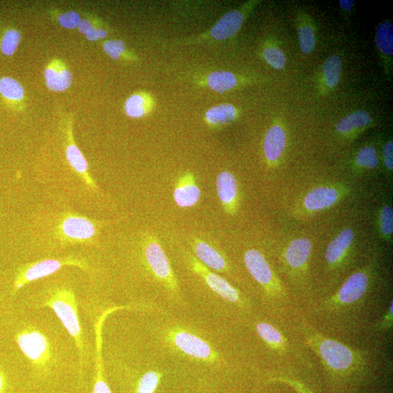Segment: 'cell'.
<instances>
[{
    "instance_id": "obj_1",
    "label": "cell",
    "mask_w": 393,
    "mask_h": 393,
    "mask_svg": "<svg viewBox=\"0 0 393 393\" xmlns=\"http://www.w3.org/2000/svg\"><path fill=\"white\" fill-rule=\"evenodd\" d=\"M301 326L306 343L332 376L347 378L365 369L367 357L363 351L328 338L310 325Z\"/></svg>"
},
{
    "instance_id": "obj_2",
    "label": "cell",
    "mask_w": 393,
    "mask_h": 393,
    "mask_svg": "<svg viewBox=\"0 0 393 393\" xmlns=\"http://www.w3.org/2000/svg\"><path fill=\"white\" fill-rule=\"evenodd\" d=\"M372 270L367 266L353 273L331 297L320 303L318 311L338 316L355 311L366 302L373 283Z\"/></svg>"
},
{
    "instance_id": "obj_3",
    "label": "cell",
    "mask_w": 393,
    "mask_h": 393,
    "mask_svg": "<svg viewBox=\"0 0 393 393\" xmlns=\"http://www.w3.org/2000/svg\"><path fill=\"white\" fill-rule=\"evenodd\" d=\"M44 307L53 310L74 340L81 360L85 356L82 331L78 317V306L74 291L67 288H58L51 291L43 301Z\"/></svg>"
},
{
    "instance_id": "obj_4",
    "label": "cell",
    "mask_w": 393,
    "mask_h": 393,
    "mask_svg": "<svg viewBox=\"0 0 393 393\" xmlns=\"http://www.w3.org/2000/svg\"><path fill=\"white\" fill-rule=\"evenodd\" d=\"M65 266H76L83 270L87 268L85 261L75 257L45 259L28 264L18 272L12 287V295H16L28 283L46 278Z\"/></svg>"
},
{
    "instance_id": "obj_5",
    "label": "cell",
    "mask_w": 393,
    "mask_h": 393,
    "mask_svg": "<svg viewBox=\"0 0 393 393\" xmlns=\"http://www.w3.org/2000/svg\"><path fill=\"white\" fill-rule=\"evenodd\" d=\"M17 342L21 352L33 367L43 369L53 360V351L49 340L40 330L26 328L17 335Z\"/></svg>"
},
{
    "instance_id": "obj_6",
    "label": "cell",
    "mask_w": 393,
    "mask_h": 393,
    "mask_svg": "<svg viewBox=\"0 0 393 393\" xmlns=\"http://www.w3.org/2000/svg\"><path fill=\"white\" fill-rule=\"evenodd\" d=\"M244 262L247 271L269 297L285 295L281 281L271 269L263 254L256 250H250L245 252Z\"/></svg>"
},
{
    "instance_id": "obj_7",
    "label": "cell",
    "mask_w": 393,
    "mask_h": 393,
    "mask_svg": "<svg viewBox=\"0 0 393 393\" xmlns=\"http://www.w3.org/2000/svg\"><path fill=\"white\" fill-rule=\"evenodd\" d=\"M144 256L147 263L156 278L161 282L171 293L179 295V284L169 261L158 241L150 238L145 243Z\"/></svg>"
},
{
    "instance_id": "obj_8",
    "label": "cell",
    "mask_w": 393,
    "mask_h": 393,
    "mask_svg": "<svg viewBox=\"0 0 393 393\" xmlns=\"http://www.w3.org/2000/svg\"><path fill=\"white\" fill-rule=\"evenodd\" d=\"M168 341L179 351L194 359L211 362L217 358V353L211 345L195 334L178 329L168 333Z\"/></svg>"
},
{
    "instance_id": "obj_9",
    "label": "cell",
    "mask_w": 393,
    "mask_h": 393,
    "mask_svg": "<svg viewBox=\"0 0 393 393\" xmlns=\"http://www.w3.org/2000/svg\"><path fill=\"white\" fill-rule=\"evenodd\" d=\"M186 259L188 266L206 283L214 293L232 304L238 306L244 304V299L240 291L233 287L222 277L211 272L192 254H188Z\"/></svg>"
},
{
    "instance_id": "obj_10",
    "label": "cell",
    "mask_w": 393,
    "mask_h": 393,
    "mask_svg": "<svg viewBox=\"0 0 393 393\" xmlns=\"http://www.w3.org/2000/svg\"><path fill=\"white\" fill-rule=\"evenodd\" d=\"M312 250L313 244L308 238H296L288 244L282 261L290 275L304 277L307 274Z\"/></svg>"
},
{
    "instance_id": "obj_11",
    "label": "cell",
    "mask_w": 393,
    "mask_h": 393,
    "mask_svg": "<svg viewBox=\"0 0 393 393\" xmlns=\"http://www.w3.org/2000/svg\"><path fill=\"white\" fill-rule=\"evenodd\" d=\"M60 234L71 243L90 242L96 236V224L83 216L69 215L64 218L60 227Z\"/></svg>"
},
{
    "instance_id": "obj_12",
    "label": "cell",
    "mask_w": 393,
    "mask_h": 393,
    "mask_svg": "<svg viewBox=\"0 0 393 393\" xmlns=\"http://www.w3.org/2000/svg\"><path fill=\"white\" fill-rule=\"evenodd\" d=\"M354 239V231L351 228H346L330 242L325 253V261L330 270H338L344 265Z\"/></svg>"
},
{
    "instance_id": "obj_13",
    "label": "cell",
    "mask_w": 393,
    "mask_h": 393,
    "mask_svg": "<svg viewBox=\"0 0 393 393\" xmlns=\"http://www.w3.org/2000/svg\"><path fill=\"white\" fill-rule=\"evenodd\" d=\"M342 195L343 191L338 186H318L305 195L302 207L308 213L322 211L336 205Z\"/></svg>"
},
{
    "instance_id": "obj_14",
    "label": "cell",
    "mask_w": 393,
    "mask_h": 393,
    "mask_svg": "<svg viewBox=\"0 0 393 393\" xmlns=\"http://www.w3.org/2000/svg\"><path fill=\"white\" fill-rule=\"evenodd\" d=\"M216 193L224 211L227 214H235L239 207V187L234 174L225 171L216 178Z\"/></svg>"
},
{
    "instance_id": "obj_15",
    "label": "cell",
    "mask_w": 393,
    "mask_h": 393,
    "mask_svg": "<svg viewBox=\"0 0 393 393\" xmlns=\"http://www.w3.org/2000/svg\"><path fill=\"white\" fill-rule=\"evenodd\" d=\"M200 196V189L194 174L186 172L181 175L173 191V199L177 206L183 209L193 207L199 202Z\"/></svg>"
},
{
    "instance_id": "obj_16",
    "label": "cell",
    "mask_w": 393,
    "mask_h": 393,
    "mask_svg": "<svg viewBox=\"0 0 393 393\" xmlns=\"http://www.w3.org/2000/svg\"><path fill=\"white\" fill-rule=\"evenodd\" d=\"M44 78L51 91L60 93L68 90L73 82L71 72L60 60L54 58L44 70Z\"/></svg>"
},
{
    "instance_id": "obj_17",
    "label": "cell",
    "mask_w": 393,
    "mask_h": 393,
    "mask_svg": "<svg viewBox=\"0 0 393 393\" xmlns=\"http://www.w3.org/2000/svg\"><path fill=\"white\" fill-rule=\"evenodd\" d=\"M245 19V12L233 10L227 12L211 29L209 34L216 40H226L236 35Z\"/></svg>"
},
{
    "instance_id": "obj_18",
    "label": "cell",
    "mask_w": 393,
    "mask_h": 393,
    "mask_svg": "<svg viewBox=\"0 0 393 393\" xmlns=\"http://www.w3.org/2000/svg\"><path fill=\"white\" fill-rule=\"evenodd\" d=\"M68 133V145L66 148V157L69 164L74 169L84 182L90 187L96 189V184L92 180L89 173V164L80 150L78 148L74 138H73L72 128L71 125L67 130Z\"/></svg>"
},
{
    "instance_id": "obj_19",
    "label": "cell",
    "mask_w": 393,
    "mask_h": 393,
    "mask_svg": "<svg viewBox=\"0 0 393 393\" xmlns=\"http://www.w3.org/2000/svg\"><path fill=\"white\" fill-rule=\"evenodd\" d=\"M193 247L197 259L202 265L217 272L228 270L227 261L224 256L208 243L195 238Z\"/></svg>"
},
{
    "instance_id": "obj_20",
    "label": "cell",
    "mask_w": 393,
    "mask_h": 393,
    "mask_svg": "<svg viewBox=\"0 0 393 393\" xmlns=\"http://www.w3.org/2000/svg\"><path fill=\"white\" fill-rule=\"evenodd\" d=\"M286 145V134L280 125L269 128L264 140V152L269 163L274 164L281 157Z\"/></svg>"
},
{
    "instance_id": "obj_21",
    "label": "cell",
    "mask_w": 393,
    "mask_h": 393,
    "mask_svg": "<svg viewBox=\"0 0 393 393\" xmlns=\"http://www.w3.org/2000/svg\"><path fill=\"white\" fill-rule=\"evenodd\" d=\"M256 329L260 338L273 351L286 352L288 342L279 329L265 322L258 323Z\"/></svg>"
},
{
    "instance_id": "obj_22",
    "label": "cell",
    "mask_w": 393,
    "mask_h": 393,
    "mask_svg": "<svg viewBox=\"0 0 393 393\" xmlns=\"http://www.w3.org/2000/svg\"><path fill=\"white\" fill-rule=\"evenodd\" d=\"M153 107V100L147 94L139 92L131 95L125 101V112L131 119H139L147 115Z\"/></svg>"
},
{
    "instance_id": "obj_23",
    "label": "cell",
    "mask_w": 393,
    "mask_h": 393,
    "mask_svg": "<svg viewBox=\"0 0 393 393\" xmlns=\"http://www.w3.org/2000/svg\"><path fill=\"white\" fill-rule=\"evenodd\" d=\"M372 121L370 114L363 110H358L344 116L337 125V131L341 134L348 135L356 130L365 128Z\"/></svg>"
},
{
    "instance_id": "obj_24",
    "label": "cell",
    "mask_w": 393,
    "mask_h": 393,
    "mask_svg": "<svg viewBox=\"0 0 393 393\" xmlns=\"http://www.w3.org/2000/svg\"><path fill=\"white\" fill-rule=\"evenodd\" d=\"M237 116L236 107L229 104H222L209 109L206 113V121L210 125H224L235 120Z\"/></svg>"
},
{
    "instance_id": "obj_25",
    "label": "cell",
    "mask_w": 393,
    "mask_h": 393,
    "mask_svg": "<svg viewBox=\"0 0 393 393\" xmlns=\"http://www.w3.org/2000/svg\"><path fill=\"white\" fill-rule=\"evenodd\" d=\"M237 84L236 76L229 71H213L207 78V85L216 92L223 93L230 91L234 89Z\"/></svg>"
},
{
    "instance_id": "obj_26",
    "label": "cell",
    "mask_w": 393,
    "mask_h": 393,
    "mask_svg": "<svg viewBox=\"0 0 393 393\" xmlns=\"http://www.w3.org/2000/svg\"><path fill=\"white\" fill-rule=\"evenodd\" d=\"M376 46L384 55L392 56L393 54V27L389 21H385L378 26L376 35Z\"/></svg>"
},
{
    "instance_id": "obj_27",
    "label": "cell",
    "mask_w": 393,
    "mask_h": 393,
    "mask_svg": "<svg viewBox=\"0 0 393 393\" xmlns=\"http://www.w3.org/2000/svg\"><path fill=\"white\" fill-rule=\"evenodd\" d=\"M342 63L338 55L329 57L324 64V75L326 84L330 89L336 87L340 80Z\"/></svg>"
},
{
    "instance_id": "obj_28",
    "label": "cell",
    "mask_w": 393,
    "mask_h": 393,
    "mask_svg": "<svg viewBox=\"0 0 393 393\" xmlns=\"http://www.w3.org/2000/svg\"><path fill=\"white\" fill-rule=\"evenodd\" d=\"M378 229L381 236L386 242H392L393 234V211L392 208L385 204L378 215Z\"/></svg>"
},
{
    "instance_id": "obj_29",
    "label": "cell",
    "mask_w": 393,
    "mask_h": 393,
    "mask_svg": "<svg viewBox=\"0 0 393 393\" xmlns=\"http://www.w3.org/2000/svg\"><path fill=\"white\" fill-rule=\"evenodd\" d=\"M0 94L11 101H21L24 98L22 85L12 78L4 77L0 79Z\"/></svg>"
},
{
    "instance_id": "obj_30",
    "label": "cell",
    "mask_w": 393,
    "mask_h": 393,
    "mask_svg": "<svg viewBox=\"0 0 393 393\" xmlns=\"http://www.w3.org/2000/svg\"><path fill=\"white\" fill-rule=\"evenodd\" d=\"M356 164L360 168L374 170L378 165V157L376 149L372 146L361 148L356 157Z\"/></svg>"
},
{
    "instance_id": "obj_31",
    "label": "cell",
    "mask_w": 393,
    "mask_h": 393,
    "mask_svg": "<svg viewBox=\"0 0 393 393\" xmlns=\"http://www.w3.org/2000/svg\"><path fill=\"white\" fill-rule=\"evenodd\" d=\"M21 41V33L16 29H10L2 38L0 49L5 55L12 56L17 51Z\"/></svg>"
},
{
    "instance_id": "obj_32",
    "label": "cell",
    "mask_w": 393,
    "mask_h": 393,
    "mask_svg": "<svg viewBox=\"0 0 393 393\" xmlns=\"http://www.w3.org/2000/svg\"><path fill=\"white\" fill-rule=\"evenodd\" d=\"M299 42L301 50L305 54H311L315 46V36L313 28L304 26L299 28Z\"/></svg>"
},
{
    "instance_id": "obj_33",
    "label": "cell",
    "mask_w": 393,
    "mask_h": 393,
    "mask_svg": "<svg viewBox=\"0 0 393 393\" xmlns=\"http://www.w3.org/2000/svg\"><path fill=\"white\" fill-rule=\"evenodd\" d=\"M160 376L154 371L143 374L139 382L137 393H154L159 383Z\"/></svg>"
},
{
    "instance_id": "obj_34",
    "label": "cell",
    "mask_w": 393,
    "mask_h": 393,
    "mask_svg": "<svg viewBox=\"0 0 393 393\" xmlns=\"http://www.w3.org/2000/svg\"><path fill=\"white\" fill-rule=\"evenodd\" d=\"M263 56L267 63L277 70L283 69L286 64L285 55L279 48H266L263 51Z\"/></svg>"
},
{
    "instance_id": "obj_35",
    "label": "cell",
    "mask_w": 393,
    "mask_h": 393,
    "mask_svg": "<svg viewBox=\"0 0 393 393\" xmlns=\"http://www.w3.org/2000/svg\"><path fill=\"white\" fill-rule=\"evenodd\" d=\"M105 53L113 60H119L126 50L125 44L121 40H108L104 43Z\"/></svg>"
},
{
    "instance_id": "obj_36",
    "label": "cell",
    "mask_w": 393,
    "mask_h": 393,
    "mask_svg": "<svg viewBox=\"0 0 393 393\" xmlns=\"http://www.w3.org/2000/svg\"><path fill=\"white\" fill-rule=\"evenodd\" d=\"M58 21L65 28L74 29L79 26L81 19L78 12L69 11L60 15L58 17Z\"/></svg>"
},
{
    "instance_id": "obj_37",
    "label": "cell",
    "mask_w": 393,
    "mask_h": 393,
    "mask_svg": "<svg viewBox=\"0 0 393 393\" xmlns=\"http://www.w3.org/2000/svg\"><path fill=\"white\" fill-rule=\"evenodd\" d=\"M273 382H279L292 387L298 393H313L309 388L306 387L303 383L299 381L294 380V378L288 376H279L274 377L272 380Z\"/></svg>"
},
{
    "instance_id": "obj_38",
    "label": "cell",
    "mask_w": 393,
    "mask_h": 393,
    "mask_svg": "<svg viewBox=\"0 0 393 393\" xmlns=\"http://www.w3.org/2000/svg\"><path fill=\"white\" fill-rule=\"evenodd\" d=\"M393 324V303L391 302L390 307L382 317L380 322H378L374 327V330L376 332H382L390 330Z\"/></svg>"
},
{
    "instance_id": "obj_39",
    "label": "cell",
    "mask_w": 393,
    "mask_h": 393,
    "mask_svg": "<svg viewBox=\"0 0 393 393\" xmlns=\"http://www.w3.org/2000/svg\"><path fill=\"white\" fill-rule=\"evenodd\" d=\"M383 156L386 169L392 173L393 169V143L388 141L383 148Z\"/></svg>"
},
{
    "instance_id": "obj_40",
    "label": "cell",
    "mask_w": 393,
    "mask_h": 393,
    "mask_svg": "<svg viewBox=\"0 0 393 393\" xmlns=\"http://www.w3.org/2000/svg\"><path fill=\"white\" fill-rule=\"evenodd\" d=\"M79 31L85 36L94 30L96 27L87 20H81L78 26Z\"/></svg>"
},
{
    "instance_id": "obj_41",
    "label": "cell",
    "mask_w": 393,
    "mask_h": 393,
    "mask_svg": "<svg viewBox=\"0 0 393 393\" xmlns=\"http://www.w3.org/2000/svg\"><path fill=\"white\" fill-rule=\"evenodd\" d=\"M341 8L347 12H351L354 5L353 0H340L339 1Z\"/></svg>"
},
{
    "instance_id": "obj_42",
    "label": "cell",
    "mask_w": 393,
    "mask_h": 393,
    "mask_svg": "<svg viewBox=\"0 0 393 393\" xmlns=\"http://www.w3.org/2000/svg\"><path fill=\"white\" fill-rule=\"evenodd\" d=\"M6 382L5 376L2 372V371L0 370V393L3 392V391L6 389Z\"/></svg>"
}]
</instances>
